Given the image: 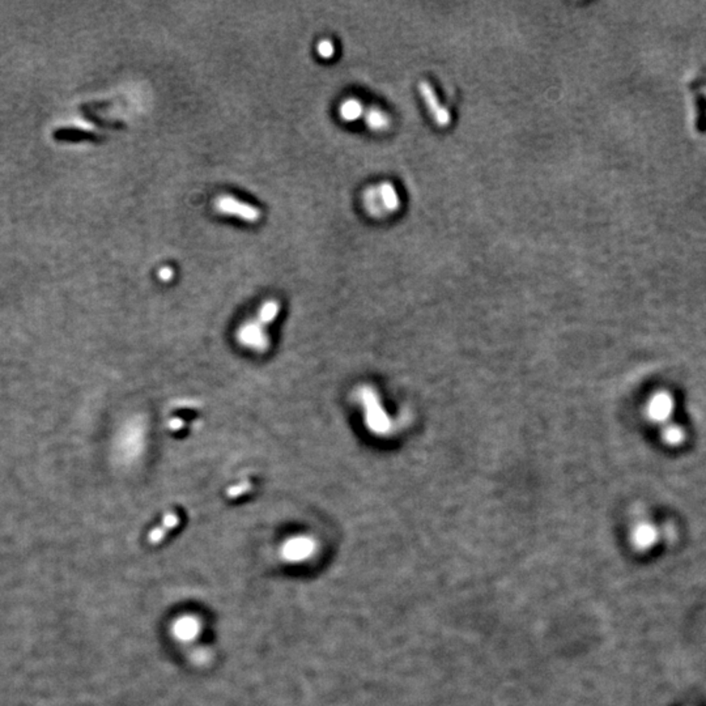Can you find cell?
I'll return each instance as SVG.
<instances>
[{
  "mask_svg": "<svg viewBox=\"0 0 706 706\" xmlns=\"http://www.w3.org/2000/svg\"><path fill=\"white\" fill-rule=\"evenodd\" d=\"M280 313V302L276 300L266 301L259 309L258 316L243 323L237 332V339L243 347L255 352H264L270 347L267 327L270 326Z\"/></svg>",
  "mask_w": 706,
  "mask_h": 706,
  "instance_id": "1",
  "label": "cell"
},
{
  "mask_svg": "<svg viewBox=\"0 0 706 706\" xmlns=\"http://www.w3.org/2000/svg\"><path fill=\"white\" fill-rule=\"evenodd\" d=\"M215 207H216V211L224 213V215L240 217V219H243V222H259V219L262 216L259 208L254 207V206L249 204V203L238 201L237 198H234L232 195H222V197H219L216 199V201H215Z\"/></svg>",
  "mask_w": 706,
  "mask_h": 706,
  "instance_id": "2",
  "label": "cell"
},
{
  "mask_svg": "<svg viewBox=\"0 0 706 706\" xmlns=\"http://www.w3.org/2000/svg\"><path fill=\"white\" fill-rule=\"evenodd\" d=\"M419 92H420V95L428 107V110L431 112L434 122L440 127L447 126L452 121V116H450L449 110L438 101L431 84L427 82H420Z\"/></svg>",
  "mask_w": 706,
  "mask_h": 706,
  "instance_id": "3",
  "label": "cell"
},
{
  "mask_svg": "<svg viewBox=\"0 0 706 706\" xmlns=\"http://www.w3.org/2000/svg\"><path fill=\"white\" fill-rule=\"evenodd\" d=\"M370 195L376 199H378V206L380 208H383L385 211L392 212L395 211L398 207H399V195L395 190V187L390 185V183H383L376 189H370L368 190Z\"/></svg>",
  "mask_w": 706,
  "mask_h": 706,
  "instance_id": "4",
  "label": "cell"
},
{
  "mask_svg": "<svg viewBox=\"0 0 706 706\" xmlns=\"http://www.w3.org/2000/svg\"><path fill=\"white\" fill-rule=\"evenodd\" d=\"M673 399L667 394L655 395L649 404V415L655 422H663L673 412Z\"/></svg>",
  "mask_w": 706,
  "mask_h": 706,
  "instance_id": "5",
  "label": "cell"
},
{
  "mask_svg": "<svg viewBox=\"0 0 706 706\" xmlns=\"http://www.w3.org/2000/svg\"><path fill=\"white\" fill-rule=\"evenodd\" d=\"M340 116L347 121V122H353L356 119H359L360 116H362L364 114V107L361 105V102L352 98V100H347L344 101L342 106H340Z\"/></svg>",
  "mask_w": 706,
  "mask_h": 706,
  "instance_id": "6",
  "label": "cell"
},
{
  "mask_svg": "<svg viewBox=\"0 0 706 706\" xmlns=\"http://www.w3.org/2000/svg\"><path fill=\"white\" fill-rule=\"evenodd\" d=\"M365 122L373 131L386 130L390 123L389 116L378 109H370L369 112L365 114Z\"/></svg>",
  "mask_w": 706,
  "mask_h": 706,
  "instance_id": "7",
  "label": "cell"
},
{
  "mask_svg": "<svg viewBox=\"0 0 706 706\" xmlns=\"http://www.w3.org/2000/svg\"><path fill=\"white\" fill-rule=\"evenodd\" d=\"M178 522H180V518H178V516H177L176 513H169V514H167L165 518H164L162 525L158 527L156 530H153V531L151 532V535H149V540H151L152 543H158V542H160L161 539L165 537L167 531L177 526V525H178Z\"/></svg>",
  "mask_w": 706,
  "mask_h": 706,
  "instance_id": "8",
  "label": "cell"
},
{
  "mask_svg": "<svg viewBox=\"0 0 706 706\" xmlns=\"http://www.w3.org/2000/svg\"><path fill=\"white\" fill-rule=\"evenodd\" d=\"M663 437L667 443H671V445H677V443H682V440L684 437V432L679 427H670L664 431Z\"/></svg>",
  "mask_w": 706,
  "mask_h": 706,
  "instance_id": "9",
  "label": "cell"
},
{
  "mask_svg": "<svg viewBox=\"0 0 706 706\" xmlns=\"http://www.w3.org/2000/svg\"><path fill=\"white\" fill-rule=\"evenodd\" d=\"M252 489V484L249 480H243V483L240 484L232 485L228 491H227V495L231 498H236V497H240L241 495L247 493L249 491Z\"/></svg>",
  "mask_w": 706,
  "mask_h": 706,
  "instance_id": "10",
  "label": "cell"
},
{
  "mask_svg": "<svg viewBox=\"0 0 706 706\" xmlns=\"http://www.w3.org/2000/svg\"><path fill=\"white\" fill-rule=\"evenodd\" d=\"M316 52H318V55H319V56H322V58H325V59H328V58L334 56V53H335L334 43H331V41H328V40H323V41H321V43H318V46H316Z\"/></svg>",
  "mask_w": 706,
  "mask_h": 706,
  "instance_id": "11",
  "label": "cell"
},
{
  "mask_svg": "<svg viewBox=\"0 0 706 706\" xmlns=\"http://www.w3.org/2000/svg\"><path fill=\"white\" fill-rule=\"evenodd\" d=\"M173 276H174V271H173L170 267H162V268L158 271V277H160L162 282H169Z\"/></svg>",
  "mask_w": 706,
  "mask_h": 706,
  "instance_id": "12",
  "label": "cell"
}]
</instances>
